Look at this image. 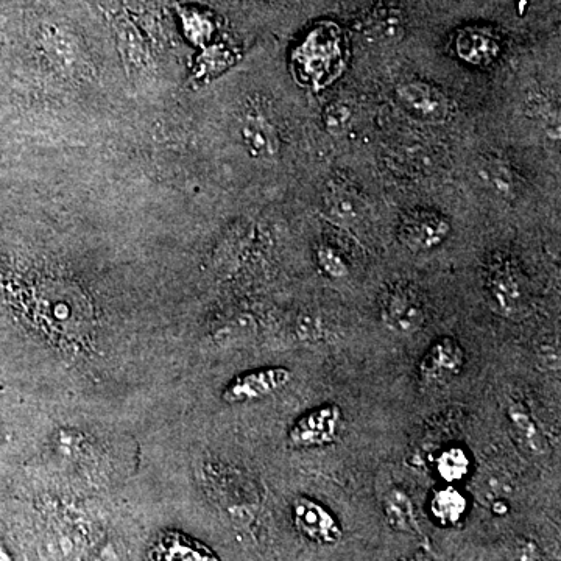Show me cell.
Listing matches in <instances>:
<instances>
[{
    "instance_id": "obj_14",
    "label": "cell",
    "mask_w": 561,
    "mask_h": 561,
    "mask_svg": "<svg viewBox=\"0 0 561 561\" xmlns=\"http://www.w3.org/2000/svg\"><path fill=\"white\" fill-rule=\"evenodd\" d=\"M365 33L374 43L396 44L404 38L406 21L396 8H379L368 18Z\"/></svg>"
},
{
    "instance_id": "obj_9",
    "label": "cell",
    "mask_w": 561,
    "mask_h": 561,
    "mask_svg": "<svg viewBox=\"0 0 561 561\" xmlns=\"http://www.w3.org/2000/svg\"><path fill=\"white\" fill-rule=\"evenodd\" d=\"M145 561H217V558L208 547L183 533L163 532L153 541Z\"/></svg>"
},
{
    "instance_id": "obj_15",
    "label": "cell",
    "mask_w": 561,
    "mask_h": 561,
    "mask_svg": "<svg viewBox=\"0 0 561 561\" xmlns=\"http://www.w3.org/2000/svg\"><path fill=\"white\" fill-rule=\"evenodd\" d=\"M245 145L256 158H272L278 153L279 139L269 120L261 116H251L242 128Z\"/></svg>"
},
{
    "instance_id": "obj_1",
    "label": "cell",
    "mask_w": 561,
    "mask_h": 561,
    "mask_svg": "<svg viewBox=\"0 0 561 561\" xmlns=\"http://www.w3.org/2000/svg\"><path fill=\"white\" fill-rule=\"evenodd\" d=\"M485 292L494 312L516 318L527 311L530 289L519 265L507 256H498L488 264Z\"/></svg>"
},
{
    "instance_id": "obj_2",
    "label": "cell",
    "mask_w": 561,
    "mask_h": 561,
    "mask_svg": "<svg viewBox=\"0 0 561 561\" xmlns=\"http://www.w3.org/2000/svg\"><path fill=\"white\" fill-rule=\"evenodd\" d=\"M426 303L412 284L398 283L385 290L379 306L382 325L398 336L420 331L426 322Z\"/></svg>"
},
{
    "instance_id": "obj_13",
    "label": "cell",
    "mask_w": 561,
    "mask_h": 561,
    "mask_svg": "<svg viewBox=\"0 0 561 561\" xmlns=\"http://www.w3.org/2000/svg\"><path fill=\"white\" fill-rule=\"evenodd\" d=\"M466 510L468 499L454 485H446L445 488L435 491L429 502L432 518L443 527L457 526L466 515Z\"/></svg>"
},
{
    "instance_id": "obj_17",
    "label": "cell",
    "mask_w": 561,
    "mask_h": 561,
    "mask_svg": "<svg viewBox=\"0 0 561 561\" xmlns=\"http://www.w3.org/2000/svg\"><path fill=\"white\" fill-rule=\"evenodd\" d=\"M474 491L477 498L482 499L485 504H491V507L505 504L513 491L512 480L504 471L488 466L474 477Z\"/></svg>"
},
{
    "instance_id": "obj_10",
    "label": "cell",
    "mask_w": 561,
    "mask_h": 561,
    "mask_svg": "<svg viewBox=\"0 0 561 561\" xmlns=\"http://www.w3.org/2000/svg\"><path fill=\"white\" fill-rule=\"evenodd\" d=\"M456 49L459 57L466 63L485 66L496 60L501 47H499L498 39L494 38L491 33L470 27V29L462 30L457 36Z\"/></svg>"
},
{
    "instance_id": "obj_3",
    "label": "cell",
    "mask_w": 561,
    "mask_h": 561,
    "mask_svg": "<svg viewBox=\"0 0 561 561\" xmlns=\"http://www.w3.org/2000/svg\"><path fill=\"white\" fill-rule=\"evenodd\" d=\"M343 426V412L337 404H322L307 410L290 426L287 440L297 449H318L334 445Z\"/></svg>"
},
{
    "instance_id": "obj_22",
    "label": "cell",
    "mask_w": 561,
    "mask_h": 561,
    "mask_svg": "<svg viewBox=\"0 0 561 561\" xmlns=\"http://www.w3.org/2000/svg\"><path fill=\"white\" fill-rule=\"evenodd\" d=\"M184 30L194 43H205L211 38L212 25L206 16L198 11L189 10L183 15Z\"/></svg>"
},
{
    "instance_id": "obj_8",
    "label": "cell",
    "mask_w": 561,
    "mask_h": 561,
    "mask_svg": "<svg viewBox=\"0 0 561 561\" xmlns=\"http://www.w3.org/2000/svg\"><path fill=\"white\" fill-rule=\"evenodd\" d=\"M396 97L407 113L427 124H442L451 113L448 97L429 83H403L396 91Z\"/></svg>"
},
{
    "instance_id": "obj_7",
    "label": "cell",
    "mask_w": 561,
    "mask_h": 561,
    "mask_svg": "<svg viewBox=\"0 0 561 561\" xmlns=\"http://www.w3.org/2000/svg\"><path fill=\"white\" fill-rule=\"evenodd\" d=\"M451 233V225L445 217L432 211L409 212L401 220L399 225L398 239L407 250L413 253L431 251L448 239Z\"/></svg>"
},
{
    "instance_id": "obj_11",
    "label": "cell",
    "mask_w": 561,
    "mask_h": 561,
    "mask_svg": "<svg viewBox=\"0 0 561 561\" xmlns=\"http://www.w3.org/2000/svg\"><path fill=\"white\" fill-rule=\"evenodd\" d=\"M476 177L479 183L496 197L509 198L515 194V173L509 164L496 156H482L476 163Z\"/></svg>"
},
{
    "instance_id": "obj_5",
    "label": "cell",
    "mask_w": 561,
    "mask_h": 561,
    "mask_svg": "<svg viewBox=\"0 0 561 561\" xmlns=\"http://www.w3.org/2000/svg\"><path fill=\"white\" fill-rule=\"evenodd\" d=\"M466 365L462 343L454 337H440L427 348L418 364V376L427 385H440L460 376Z\"/></svg>"
},
{
    "instance_id": "obj_19",
    "label": "cell",
    "mask_w": 561,
    "mask_h": 561,
    "mask_svg": "<svg viewBox=\"0 0 561 561\" xmlns=\"http://www.w3.org/2000/svg\"><path fill=\"white\" fill-rule=\"evenodd\" d=\"M435 470L438 477L448 485L462 482L463 479L470 476L471 459L468 452L459 446L445 449V451L435 460Z\"/></svg>"
},
{
    "instance_id": "obj_20",
    "label": "cell",
    "mask_w": 561,
    "mask_h": 561,
    "mask_svg": "<svg viewBox=\"0 0 561 561\" xmlns=\"http://www.w3.org/2000/svg\"><path fill=\"white\" fill-rule=\"evenodd\" d=\"M317 264L320 270L332 279L345 278L350 272L348 264H346L339 251L336 248L328 247V245L318 248Z\"/></svg>"
},
{
    "instance_id": "obj_24",
    "label": "cell",
    "mask_w": 561,
    "mask_h": 561,
    "mask_svg": "<svg viewBox=\"0 0 561 561\" xmlns=\"http://www.w3.org/2000/svg\"><path fill=\"white\" fill-rule=\"evenodd\" d=\"M159 2H161V0H127L128 7L139 11L155 10Z\"/></svg>"
},
{
    "instance_id": "obj_25",
    "label": "cell",
    "mask_w": 561,
    "mask_h": 561,
    "mask_svg": "<svg viewBox=\"0 0 561 561\" xmlns=\"http://www.w3.org/2000/svg\"><path fill=\"white\" fill-rule=\"evenodd\" d=\"M0 561H11L4 547H2V544H0Z\"/></svg>"
},
{
    "instance_id": "obj_23",
    "label": "cell",
    "mask_w": 561,
    "mask_h": 561,
    "mask_svg": "<svg viewBox=\"0 0 561 561\" xmlns=\"http://www.w3.org/2000/svg\"><path fill=\"white\" fill-rule=\"evenodd\" d=\"M117 24V35H119L120 44L125 47L128 52V57L131 60H139L142 58V41L139 39L138 32H136L135 27L130 24V22H125L124 19H119Z\"/></svg>"
},
{
    "instance_id": "obj_18",
    "label": "cell",
    "mask_w": 561,
    "mask_h": 561,
    "mask_svg": "<svg viewBox=\"0 0 561 561\" xmlns=\"http://www.w3.org/2000/svg\"><path fill=\"white\" fill-rule=\"evenodd\" d=\"M384 513L387 523L393 530L403 533H417L418 524L415 519L412 501L406 491L393 488L384 498Z\"/></svg>"
},
{
    "instance_id": "obj_26",
    "label": "cell",
    "mask_w": 561,
    "mask_h": 561,
    "mask_svg": "<svg viewBox=\"0 0 561 561\" xmlns=\"http://www.w3.org/2000/svg\"><path fill=\"white\" fill-rule=\"evenodd\" d=\"M409 561H423V560H421V558L417 557V558H412V560H409Z\"/></svg>"
},
{
    "instance_id": "obj_21",
    "label": "cell",
    "mask_w": 561,
    "mask_h": 561,
    "mask_svg": "<svg viewBox=\"0 0 561 561\" xmlns=\"http://www.w3.org/2000/svg\"><path fill=\"white\" fill-rule=\"evenodd\" d=\"M351 119H353V111L345 103H332V105L326 108L325 114H323L326 130L329 133H334V135L345 133L348 127H350Z\"/></svg>"
},
{
    "instance_id": "obj_12",
    "label": "cell",
    "mask_w": 561,
    "mask_h": 561,
    "mask_svg": "<svg viewBox=\"0 0 561 561\" xmlns=\"http://www.w3.org/2000/svg\"><path fill=\"white\" fill-rule=\"evenodd\" d=\"M509 421L512 424L513 435L518 445L526 449L533 456H543L547 452V440L543 431L533 420L532 413L523 404H513L509 407Z\"/></svg>"
},
{
    "instance_id": "obj_6",
    "label": "cell",
    "mask_w": 561,
    "mask_h": 561,
    "mask_svg": "<svg viewBox=\"0 0 561 561\" xmlns=\"http://www.w3.org/2000/svg\"><path fill=\"white\" fill-rule=\"evenodd\" d=\"M292 521L298 532L312 543L332 546L342 540V527L325 505L306 496L292 502Z\"/></svg>"
},
{
    "instance_id": "obj_4",
    "label": "cell",
    "mask_w": 561,
    "mask_h": 561,
    "mask_svg": "<svg viewBox=\"0 0 561 561\" xmlns=\"http://www.w3.org/2000/svg\"><path fill=\"white\" fill-rule=\"evenodd\" d=\"M292 378V371L286 367H264L240 373L226 384L222 399L228 404L253 403L283 390Z\"/></svg>"
},
{
    "instance_id": "obj_16",
    "label": "cell",
    "mask_w": 561,
    "mask_h": 561,
    "mask_svg": "<svg viewBox=\"0 0 561 561\" xmlns=\"http://www.w3.org/2000/svg\"><path fill=\"white\" fill-rule=\"evenodd\" d=\"M325 202L329 214L340 222H356L365 212L359 192L345 183H332L328 187Z\"/></svg>"
}]
</instances>
